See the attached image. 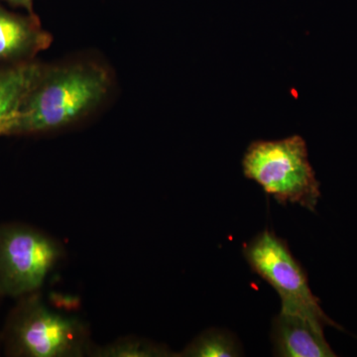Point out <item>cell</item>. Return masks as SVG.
I'll return each instance as SVG.
<instances>
[{"label": "cell", "mask_w": 357, "mask_h": 357, "mask_svg": "<svg viewBox=\"0 0 357 357\" xmlns=\"http://www.w3.org/2000/svg\"><path fill=\"white\" fill-rule=\"evenodd\" d=\"M0 1L7 2L11 6L24 9L27 13L35 14L33 11V1L34 0H0Z\"/></svg>", "instance_id": "cell-11"}, {"label": "cell", "mask_w": 357, "mask_h": 357, "mask_svg": "<svg viewBox=\"0 0 357 357\" xmlns=\"http://www.w3.org/2000/svg\"><path fill=\"white\" fill-rule=\"evenodd\" d=\"M40 65L36 60L0 65V137L8 136Z\"/></svg>", "instance_id": "cell-8"}, {"label": "cell", "mask_w": 357, "mask_h": 357, "mask_svg": "<svg viewBox=\"0 0 357 357\" xmlns=\"http://www.w3.org/2000/svg\"><path fill=\"white\" fill-rule=\"evenodd\" d=\"M0 337L11 357L89 356L93 347L86 324L48 306L40 291L17 299Z\"/></svg>", "instance_id": "cell-2"}, {"label": "cell", "mask_w": 357, "mask_h": 357, "mask_svg": "<svg viewBox=\"0 0 357 357\" xmlns=\"http://www.w3.org/2000/svg\"><path fill=\"white\" fill-rule=\"evenodd\" d=\"M91 357H169L178 356L166 345L158 344L146 338L134 337H119L103 345L93 344L89 352Z\"/></svg>", "instance_id": "cell-9"}, {"label": "cell", "mask_w": 357, "mask_h": 357, "mask_svg": "<svg viewBox=\"0 0 357 357\" xmlns=\"http://www.w3.org/2000/svg\"><path fill=\"white\" fill-rule=\"evenodd\" d=\"M325 323L304 314L283 312L274 319L272 342L275 356L282 357H333L324 335Z\"/></svg>", "instance_id": "cell-6"}, {"label": "cell", "mask_w": 357, "mask_h": 357, "mask_svg": "<svg viewBox=\"0 0 357 357\" xmlns=\"http://www.w3.org/2000/svg\"><path fill=\"white\" fill-rule=\"evenodd\" d=\"M251 269L269 283L280 296L281 312L318 319L326 326H335L312 295L304 269L294 258L287 243L264 230L245 245L243 250Z\"/></svg>", "instance_id": "cell-5"}, {"label": "cell", "mask_w": 357, "mask_h": 357, "mask_svg": "<svg viewBox=\"0 0 357 357\" xmlns=\"http://www.w3.org/2000/svg\"><path fill=\"white\" fill-rule=\"evenodd\" d=\"M0 345H1V337H0Z\"/></svg>", "instance_id": "cell-13"}, {"label": "cell", "mask_w": 357, "mask_h": 357, "mask_svg": "<svg viewBox=\"0 0 357 357\" xmlns=\"http://www.w3.org/2000/svg\"><path fill=\"white\" fill-rule=\"evenodd\" d=\"M107 68L93 61L40 65L8 136L55 132L84 121L112 89Z\"/></svg>", "instance_id": "cell-1"}, {"label": "cell", "mask_w": 357, "mask_h": 357, "mask_svg": "<svg viewBox=\"0 0 357 357\" xmlns=\"http://www.w3.org/2000/svg\"><path fill=\"white\" fill-rule=\"evenodd\" d=\"M62 244L21 222L0 225V294L20 299L39 292L63 259Z\"/></svg>", "instance_id": "cell-4"}, {"label": "cell", "mask_w": 357, "mask_h": 357, "mask_svg": "<svg viewBox=\"0 0 357 357\" xmlns=\"http://www.w3.org/2000/svg\"><path fill=\"white\" fill-rule=\"evenodd\" d=\"M241 356V347L236 338L225 331H204L192 340L178 356L234 357Z\"/></svg>", "instance_id": "cell-10"}, {"label": "cell", "mask_w": 357, "mask_h": 357, "mask_svg": "<svg viewBox=\"0 0 357 357\" xmlns=\"http://www.w3.org/2000/svg\"><path fill=\"white\" fill-rule=\"evenodd\" d=\"M2 298H3V296H2L1 294H0V300H1Z\"/></svg>", "instance_id": "cell-12"}, {"label": "cell", "mask_w": 357, "mask_h": 357, "mask_svg": "<svg viewBox=\"0 0 357 357\" xmlns=\"http://www.w3.org/2000/svg\"><path fill=\"white\" fill-rule=\"evenodd\" d=\"M51 43L35 14L13 13L0 4V65L35 60Z\"/></svg>", "instance_id": "cell-7"}, {"label": "cell", "mask_w": 357, "mask_h": 357, "mask_svg": "<svg viewBox=\"0 0 357 357\" xmlns=\"http://www.w3.org/2000/svg\"><path fill=\"white\" fill-rule=\"evenodd\" d=\"M246 178L255 181L278 203L299 204L316 211L319 183L307 157L306 141L299 135L281 140H258L243 160Z\"/></svg>", "instance_id": "cell-3"}]
</instances>
